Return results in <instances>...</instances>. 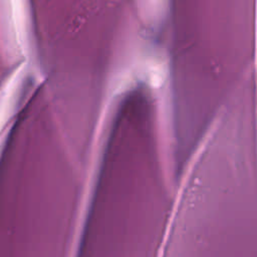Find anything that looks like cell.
Segmentation results:
<instances>
[{"instance_id": "obj_1", "label": "cell", "mask_w": 257, "mask_h": 257, "mask_svg": "<svg viewBox=\"0 0 257 257\" xmlns=\"http://www.w3.org/2000/svg\"><path fill=\"white\" fill-rule=\"evenodd\" d=\"M22 70L17 69L13 75L7 79L0 89V133L12 114L17 99L18 87L21 82Z\"/></svg>"}]
</instances>
